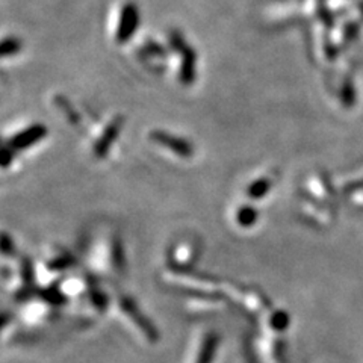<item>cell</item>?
<instances>
[{
	"instance_id": "cell-1",
	"label": "cell",
	"mask_w": 363,
	"mask_h": 363,
	"mask_svg": "<svg viewBox=\"0 0 363 363\" xmlns=\"http://www.w3.org/2000/svg\"><path fill=\"white\" fill-rule=\"evenodd\" d=\"M43 136V130H40L38 128H33L29 132H26L25 135L17 136L16 138V147H29V144L32 141H38Z\"/></svg>"
},
{
	"instance_id": "cell-2",
	"label": "cell",
	"mask_w": 363,
	"mask_h": 363,
	"mask_svg": "<svg viewBox=\"0 0 363 363\" xmlns=\"http://www.w3.org/2000/svg\"><path fill=\"white\" fill-rule=\"evenodd\" d=\"M269 188V182L268 180H259L253 186H250L248 189V196L253 199H259L265 194V191Z\"/></svg>"
},
{
	"instance_id": "cell-3",
	"label": "cell",
	"mask_w": 363,
	"mask_h": 363,
	"mask_svg": "<svg viewBox=\"0 0 363 363\" xmlns=\"http://www.w3.org/2000/svg\"><path fill=\"white\" fill-rule=\"evenodd\" d=\"M256 217H257L256 211L250 208H242L240 213H238V221H240V224L242 225H252L256 221Z\"/></svg>"
},
{
	"instance_id": "cell-4",
	"label": "cell",
	"mask_w": 363,
	"mask_h": 363,
	"mask_svg": "<svg viewBox=\"0 0 363 363\" xmlns=\"http://www.w3.org/2000/svg\"><path fill=\"white\" fill-rule=\"evenodd\" d=\"M213 344H215V340H213V337H211V340H208L206 345H204V348L201 350L203 353H201V357H200V362H199V363H209V362H211Z\"/></svg>"
}]
</instances>
